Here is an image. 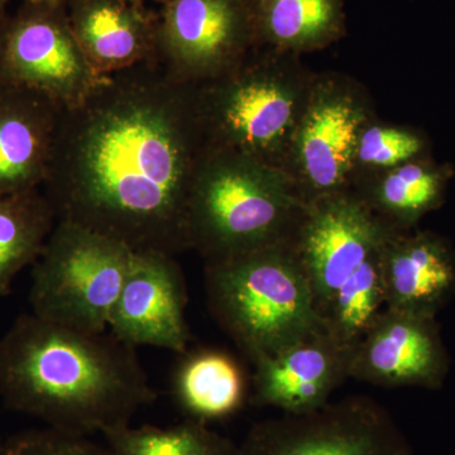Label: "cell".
I'll use <instances>...</instances> for the list:
<instances>
[{"label":"cell","instance_id":"cell-1","mask_svg":"<svg viewBox=\"0 0 455 455\" xmlns=\"http://www.w3.org/2000/svg\"><path fill=\"white\" fill-rule=\"evenodd\" d=\"M206 148L196 86L149 60L62 108L42 190L57 220L176 256L190 250L188 197Z\"/></svg>","mask_w":455,"mask_h":455},{"label":"cell","instance_id":"cell-2","mask_svg":"<svg viewBox=\"0 0 455 455\" xmlns=\"http://www.w3.org/2000/svg\"><path fill=\"white\" fill-rule=\"evenodd\" d=\"M0 396L9 410L89 436L131 424L157 394L133 347L31 313L0 338Z\"/></svg>","mask_w":455,"mask_h":455},{"label":"cell","instance_id":"cell-3","mask_svg":"<svg viewBox=\"0 0 455 455\" xmlns=\"http://www.w3.org/2000/svg\"><path fill=\"white\" fill-rule=\"evenodd\" d=\"M315 76L298 53L253 49L229 73L196 86L206 146L283 171Z\"/></svg>","mask_w":455,"mask_h":455},{"label":"cell","instance_id":"cell-4","mask_svg":"<svg viewBox=\"0 0 455 455\" xmlns=\"http://www.w3.org/2000/svg\"><path fill=\"white\" fill-rule=\"evenodd\" d=\"M305 205L283 170L206 148L188 197V247L212 262L291 241Z\"/></svg>","mask_w":455,"mask_h":455},{"label":"cell","instance_id":"cell-5","mask_svg":"<svg viewBox=\"0 0 455 455\" xmlns=\"http://www.w3.org/2000/svg\"><path fill=\"white\" fill-rule=\"evenodd\" d=\"M209 307L254 363L324 325L291 241L205 262Z\"/></svg>","mask_w":455,"mask_h":455},{"label":"cell","instance_id":"cell-6","mask_svg":"<svg viewBox=\"0 0 455 455\" xmlns=\"http://www.w3.org/2000/svg\"><path fill=\"white\" fill-rule=\"evenodd\" d=\"M133 254L116 239L57 220L33 265L31 313L76 331H107Z\"/></svg>","mask_w":455,"mask_h":455},{"label":"cell","instance_id":"cell-7","mask_svg":"<svg viewBox=\"0 0 455 455\" xmlns=\"http://www.w3.org/2000/svg\"><path fill=\"white\" fill-rule=\"evenodd\" d=\"M376 118L363 84L338 71L316 73L283 164L305 204L350 190L359 139Z\"/></svg>","mask_w":455,"mask_h":455},{"label":"cell","instance_id":"cell-8","mask_svg":"<svg viewBox=\"0 0 455 455\" xmlns=\"http://www.w3.org/2000/svg\"><path fill=\"white\" fill-rule=\"evenodd\" d=\"M100 77L75 38L66 0L25 2L0 22V85L33 90L66 108L83 100Z\"/></svg>","mask_w":455,"mask_h":455},{"label":"cell","instance_id":"cell-9","mask_svg":"<svg viewBox=\"0 0 455 455\" xmlns=\"http://www.w3.org/2000/svg\"><path fill=\"white\" fill-rule=\"evenodd\" d=\"M238 455H412V451L385 406L371 397L350 396L254 424L238 445Z\"/></svg>","mask_w":455,"mask_h":455},{"label":"cell","instance_id":"cell-10","mask_svg":"<svg viewBox=\"0 0 455 455\" xmlns=\"http://www.w3.org/2000/svg\"><path fill=\"white\" fill-rule=\"evenodd\" d=\"M396 232L353 190L305 205L291 243L322 319L335 291Z\"/></svg>","mask_w":455,"mask_h":455},{"label":"cell","instance_id":"cell-11","mask_svg":"<svg viewBox=\"0 0 455 455\" xmlns=\"http://www.w3.org/2000/svg\"><path fill=\"white\" fill-rule=\"evenodd\" d=\"M253 49L242 0H170L157 14L156 60L180 83L218 79Z\"/></svg>","mask_w":455,"mask_h":455},{"label":"cell","instance_id":"cell-12","mask_svg":"<svg viewBox=\"0 0 455 455\" xmlns=\"http://www.w3.org/2000/svg\"><path fill=\"white\" fill-rule=\"evenodd\" d=\"M449 367L436 316L385 307L353 349L350 379L385 388L438 390Z\"/></svg>","mask_w":455,"mask_h":455},{"label":"cell","instance_id":"cell-13","mask_svg":"<svg viewBox=\"0 0 455 455\" xmlns=\"http://www.w3.org/2000/svg\"><path fill=\"white\" fill-rule=\"evenodd\" d=\"M187 304V281L175 256L134 252L108 331L133 348L155 347L184 355L190 340Z\"/></svg>","mask_w":455,"mask_h":455},{"label":"cell","instance_id":"cell-14","mask_svg":"<svg viewBox=\"0 0 455 455\" xmlns=\"http://www.w3.org/2000/svg\"><path fill=\"white\" fill-rule=\"evenodd\" d=\"M353 349L323 325L272 357L260 359L254 363V405L275 407L283 414L325 405L350 379Z\"/></svg>","mask_w":455,"mask_h":455},{"label":"cell","instance_id":"cell-15","mask_svg":"<svg viewBox=\"0 0 455 455\" xmlns=\"http://www.w3.org/2000/svg\"><path fill=\"white\" fill-rule=\"evenodd\" d=\"M61 113L46 95L0 85V196L44 187Z\"/></svg>","mask_w":455,"mask_h":455},{"label":"cell","instance_id":"cell-16","mask_svg":"<svg viewBox=\"0 0 455 455\" xmlns=\"http://www.w3.org/2000/svg\"><path fill=\"white\" fill-rule=\"evenodd\" d=\"M386 307L436 316L455 295V251L430 230L396 232L382 256Z\"/></svg>","mask_w":455,"mask_h":455},{"label":"cell","instance_id":"cell-17","mask_svg":"<svg viewBox=\"0 0 455 455\" xmlns=\"http://www.w3.org/2000/svg\"><path fill=\"white\" fill-rule=\"evenodd\" d=\"M68 22L95 73L104 76L156 59L157 14L132 0H68Z\"/></svg>","mask_w":455,"mask_h":455},{"label":"cell","instance_id":"cell-18","mask_svg":"<svg viewBox=\"0 0 455 455\" xmlns=\"http://www.w3.org/2000/svg\"><path fill=\"white\" fill-rule=\"evenodd\" d=\"M454 175L451 164L436 163L427 155L392 169L355 176L350 190L392 229L406 232L416 229L425 215L445 203Z\"/></svg>","mask_w":455,"mask_h":455},{"label":"cell","instance_id":"cell-19","mask_svg":"<svg viewBox=\"0 0 455 455\" xmlns=\"http://www.w3.org/2000/svg\"><path fill=\"white\" fill-rule=\"evenodd\" d=\"M254 49L316 52L347 35L346 0H242Z\"/></svg>","mask_w":455,"mask_h":455},{"label":"cell","instance_id":"cell-20","mask_svg":"<svg viewBox=\"0 0 455 455\" xmlns=\"http://www.w3.org/2000/svg\"><path fill=\"white\" fill-rule=\"evenodd\" d=\"M175 396L188 419L220 420L243 405L244 374L235 359L218 350H200L180 364Z\"/></svg>","mask_w":455,"mask_h":455},{"label":"cell","instance_id":"cell-21","mask_svg":"<svg viewBox=\"0 0 455 455\" xmlns=\"http://www.w3.org/2000/svg\"><path fill=\"white\" fill-rule=\"evenodd\" d=\"M56 223L42 188L0 196V298L12 292L27 266L35 265Z\"/></svg>","mask_w":455,"mask_h":455},{"label":"cell","instance_id":"cell-22","mask_svg":"<svg viewBox=\"0 0 455 455\" xmlns=\"http://www.w3.org/2000/svg\"><path fill=\"white\" fill-rule=\"evenodd\" d=\"M103 436L112 455H238L235 442L196 419L167 427L128 424Z\"/></svg>","mask_w":455,"mask_h":455},{"label":"cell","instance_id":"cell-23","mask_svg":"<svg viewBox=\"0 0 455 455\" xmlns=\"http://www.w3.org/2000/svg\"><path fill=\"white\" fill-rule=\"evenodd\" d=\"M386 244L341 284L323 315L329 333L353 348L386 307L382 275Z\"/></svg>","mask_w":455,"mask_h":455},{"label":"cell","instance_id":"cell-24","mask_svg":"<svg viewBox=\"0 0 455 455\" xmlns=\"http://www.w3.org/2000/svg\"><path fill=\"white\" fill-rule=\"evenodd\" d=\"M427 155H430V142L423 131L376 118L362 132L353 179L362 173L392 169Z\"/></svg>","mask_w":455,"mask_h":455},{"label":"cell","instance_id":"cell-25","mask_svg":"<svg viewBox=\"0 0 455 455\" xmlns=\"http://www.w3.org/2000/svg\"><path fill=\"white\" fill-rule=\"evenodd\" d=\"M0 455H112L107 445H99L89 436L46 429L23 431L3 440Z\"/></svg>","mask_w":455,"mask_h":455},{"label":"cell","instance_id":"cell-26","mask_svg":"<svg viewBox=\"0 0 455 455\" xmlns=\"http://www.w3.org/2000/svg\"><path fill=\"white\" fill-rule=\"evenodd\" d=\"M8 3L9 0H0V22L7 17L5 16V11H7Z\"/></svg>","mask_w":455,"mask_h":455},{"label":"cell","instance_id":"cell-27","mask_svg":"<svg viewBox=\"0 0 455 455\" xmlns=\"http://www.w3.org/2000/svg\"><path fill=\"white\" fill-rule=\"evenodd\" d=\"M25 2L37 3V4H40V3H59L62 2V0H25Z\"/></svg>","mask_w":455,"mask_h":455},{"label":"cell","instance_id":"cell-28","mask_svg":"<svg viewBox=\"0 0 455 455\" xmlns=\"http://www.w3.org/2000/svg\"><path fill=\"white\" fill-rule=\"evenodd\" d=\"M132 2L139 3V4H145L146 0H132ZM155 2L161 3V4H166L167 2H170V0H155Z\"/></svg>","mask_w":455,"mask_h":455},{"label":"cell","instance_id":"cell-29","mask_svg":"<svg viewBox=\"0 0 455 455\" xmlns=\"http://www.w3.org/2000/svg\"><path fill=\"white\" fill-rule=\"evenodd\" d=\"M2 444H3V439L0 438V448H2Z\"/></svg>","mask_w":455,"mask_h":455}]
</instances>
